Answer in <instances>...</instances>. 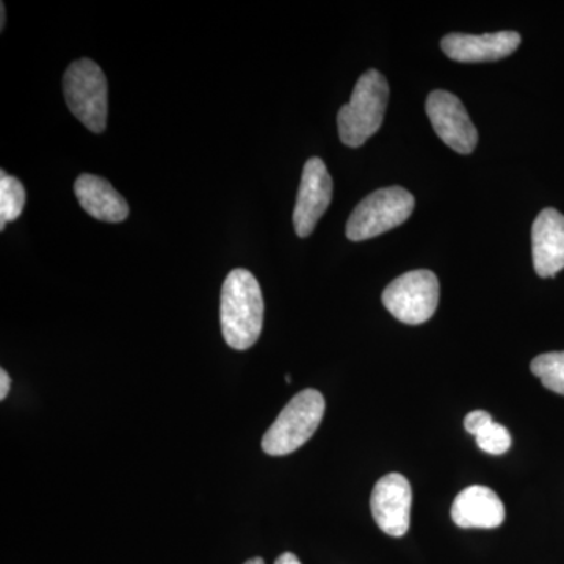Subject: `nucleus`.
Returning a JSON list of instances; mask_svg holds the SVG:
<instances>
[{"label":"nucleus","mask_w":564,"mask_h":564,"mask_svg":"<svg viewBox=\"0 0 564 564\" xmlns=\"http://www.w3.org/2000/svg\"><path fill=\"white\" fill-rule=\"evenodd\" d=\"M389 101V85L383 74L369 69L356 82L350 102L337 115L344 144L359 148L380 131Z\"/></svg>","instance_id":"nucleus-2"},{"label":"nucleus","mask_w":564,"mask_h":564,"mask_svg":"<svg viewBox=\"0 0 564 564\" xmlns=\"http://www.w3.org/2000/svg\"><path fill=\"white\" fill-rule=\"evenodd\" d=\"M426 115L434 132L459 154H473L478 143V132L463 102L452 93L436 90L426 99Z\"/></svg>","instance_id":"nucleus-7"},{"label":"nucleus","mask_w":564,"mask_h":564,"mask_svg":"<svg viewBox=\"0 0 564 564\" xmlns=\"http://www.w3.org/2000/svg\"><path fill=\"white\" fill-rule=\"evenodd\" d=\"M82 209L99 221L121 223L128 218L129 204L109 181L95 174H82L74 182Z\"/></svg>","instance_id":"nucleus-13"},{"label":"nucleus","mask_w":564,"mask_h":564,"mask_svg":"<svg viewBox=\"0 0 564 564\" xmlns=\"http://www.w3.org/2000/svg\"><path fill=\"white\" fill-rule=\"evenodd\" d=\"M478 447L489 455H503L510 451L511 434L500 423L491 422L475 434Z\"/></svg>","instance_id":"nucleus-16"},{"label":"nucleus","mask_w":564,"mask_h":564,"mask_svg":"<svg viewBox=\"0 0 564 564\" xmlns=\"http://www.w3.org/2000/svg\"><path fill=\"white\" fill-rule=\"evenodd\" d=\"M333 199V180L322 159L313 158L303 169L293 226L299 237H310Z\"/></svg>","instance_id":"nucleus-9"},{"label":"nucleus","mask_w":564,"mask_h":564,"mask_svg":"<svg viewBox=\"0 0 564 564\" xmlns=\"http://www.w3.org/2000/svg\"><path fill=\"white\" fill-rule=\"evenodd\" d=\"M25 206V188L20 180L0 172V231H6L7 223L21 217Z\"/></svg>","instance_id":"nucleus-14"},{"label":"nucleus","mask_w":564,"mask_h":564,"mask_svg":"<svg viewBox=\"0 0 564 564\" xmlns=\"http://www.w3.org/2000/svg\"><path fill=\"white\" fill-rule=\"evenodd\" d=\"M10 377L6 370H0V400H6L10 392Z\"/></svg>","instance_id":"nucleus-18"},{"label":"nucleus","mask_w":564,"mask_h":564,"mask_svg":"<svg viewBox=\"0 0 564 564\" xmlns=\"http://www.w3.org/2000/svg\"><path fill=\"white\" fill-rule=\"evenodd\" d=\"M245 564H265V562H263L262 558H251V560H248V562Z\"/></svg>","instance_id":"nucleus-21"},{"label":"nucleus","mask_w":564,"mask_h":564,"mask_svg":"<svg viewBox=\"0 0 564 564\" xmlns=\"http://www.w3.org/2000/svg\"><path fill=\"white\" fill-rule=\"evenodd\" d=\"M413 489L402 474H388L377 481L370 496V510L377 525L389 536L402 538L411 525Z\"/></svg>","instance_id":"nucleus-8"},{"label":"nucleus","mask_w":564,"mask_h":564,"mask_svg":"<svg viewBox=\"0 0 564 564\" xmlns=\"http://www.w3.org/2000/svg\"><path fill=\"white\" fill-rule=\"evenodd\" d=\"M491 422V414L486 413V411H473V413L467 414L466 419H464V429H466L467 433L475 436L484 426Z\"/></svg>","instance_id":"nucleus-17"},{"label":"nucleus","mask_w":564,"mask_h":564,"mask_svg":"<svg viewBox=\"0 0 564 564\" xmlns=\"http://www.w3.org/2000/svg\"><path fill=\"white\" fill-rule=\"evenodd\" d=\"M414 196L402 187L380 188L355 207L347 223L351 242L373 239L403 225L413 214Z\"/></svg>","instance_id":"nucleus-5"},{"label":"nucleus","mask_w":564,"mask_h":564,"mask_svg":"<svg viewBox=\"0 0 564 564\" xmlns=\"http://www.w3.org/2000/svg\"><path fill=\"white\" fill-rule=\"evenodd\" d=\"M63 90L69 110L88 131H106L109 117V85L98 63L90 58L70 63L63 77Z\"/></svg>","instance_id":"nucleus-4"},{"label":"nucleus","mask_w":564,"mask_h":564,"mask_svg":"<svg viewBox=\"0 0 564 564\" xmlns=\"http://www.w3.org/2000/svg\"><path fill=\"white\" fill-rule=\"evenodd\" d=\"M533 265L538 276L554 278L564 269V215L544 209L532 228Z\"/></svg>","instance_id":"nucleus-11"},{"label":"nucleus","mask_w":564,"mask_h":564,"mask_svg":"<svg viewBox=\"0 0 564 564\" xmlns=\"http://www.w3.org/2000/svg\"><path fill=\"white\" fill-rule=\"evenodd\" d=\"M0 13H2V31L6 28V3H0Z\"/></svg>","instance_id":"nucleus-20"},{"label":"nucleus","mask_w":564,"mask_h":564,"mask_svg":"<svg viewBox=\"0 0 564 564\" xmlns=\"http://www.w3.org/2000/svg\"><path fill=\"white\" fill-rule=\"evenodd\" d=\"M519 44H521V35L513 31L486 33V35L451 33L441 41L444 54L452 61L462 63L502 61L513 54Z\"/></svg>","instance_id":"nucleus-10"},{"label":"nucleus","mask_w":564,"mask_h":564,"mask_svg":"<svg viewBox=\"0 0 564 564\" xmlns=\"http://www.w3.org/2000/svg\"><path fill=\"white\" fill-rule=\"evenodd\" d=\"M274 564H302L300 563L299 556L291 554V552H285L282 554L280 558L274 562Z\"/></svg>","instance_id":"nucleus-19"},{"label":"nucleus","mask_w":564,"mask_h":564,"mask_svg":"<svg viewBox=\"0 0 564 564\" xmlns=\"http://www.w3.org/2000/svg\"><path fill=\"white\" fill-rule=\"evenodd\" d=\"M451 514L462 529H497L503 524L505 507L491 488L469 486L456 496Z\"/></svg>","instance_id":"nucleus-12"},{"label":"nucleus","mask_w":564,"mask_h":564,"mask_svg":"<svg viewBox=\"0 0 564 564\" xmlns=\"http://www.w3.org/2000/svg\"><path fill=\"white\" fill-rule=\"evenodd\" d=\"M381 300L397 321L406 325H422L436 313L440 280L430 270L404 273L384 289Z\"/></svg>","instance_id":"nucleus-6"},{"label":"nucleus","mask_w":564,"mask_h":564,"mask_svg":"<svg viewBox=\"0 0 564 564\" xmlns=\"http://www.w3.org/2000/svg\"><path fill=\"white\" fill-rule=\"evenodd\" d=\"M534 377L540 378L545 389L564 395V351L544 352L530 364Z\"/></svg>","instance_id":"nucleus-15"},{"label":"nucleus","mask_w":564,"mask_h":564,"mask_svg":"<svg viewBox=\"0 0 564 564\" xmlns=\"http://www.w3.org/2000/svg\"><path fill=\"white\" fill-rule=\"evenodd\" d=\"M325 399L315 389H304L285 404L273 425L263 434L267 455L284 456L303 447L321 426Z\"/></svg>","instance_id":"nucleus-3"},{"label":"nucleus","mask_w":564,"mask_h":564,"mask_svg":"<svg viewBox=\"0 0 564 564\" xmlns=\"http://www.w3.org/2000/svg\"><path fill=\"white\" fill-rule=\"evenodd\" d=\"M263 296L254 274L232 270L223 282L220 321L223 337L234 350H248L258 343L263 326Z\"/></svg>","instance_id":"nucleus-1"}]
</instances>
